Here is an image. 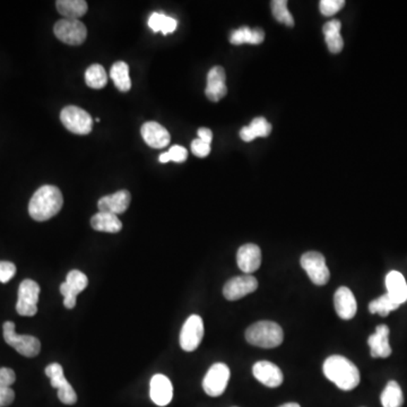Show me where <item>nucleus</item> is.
I'll list each match as a JSON object with an SVG mask.
<instances>
[{
	"instance_id": "obj_1",
	"label": "nucleus",
	"mask_w": 407,
	"mask_h": 407,
	"mask_svg": "<svg viewBox=\"0 0 407 407\" xmlns=\"http://www.w3.org/2000/svg\"><path fill=\"white\" fill-rule=\"evenodd\" d=\"M63 197L56 186H42L35 191L29 204V214L37 222L52 219L63 208Z\"/></svg>"
},
{
	"instance_id": "obj_2",
	"label": "nucleus",
	"mask_w": 407,
	"mask_h": 407,
	"mask_svg": "<svg viewBox=\"0 0 407 407\" xmlns=\"http://www.w3.org/2000/svg\"><path fill=\"white\" fill-rule=\"evenodd\" d=\"M324 375L339 389L350 391L360 384L359 369L342 356H332L324 362Z\"/></svg>"
},
{
	"instance_id": "obj_3",
	"label": "nucleus",
	"mask_w": 407,
	"mask_h": 407,
	"mask_svg": "<svg viewBox=\"0 0 407 407\" xmlns=\"http://www.w3.org/2000/svg\"><path fill=\"white\" fill-rule=\"evenodd\" d=\"M245 339L257 348H274L282 344L284 334L277 322H258L245 331Z\"/></svg>"
},
{
	"instance_id": "obj_4",
	"label": "nucleus",
	"mask_w": 407,
	"mask_h": 407,
	"mask_svg": "<svg viewBox=\"0 0 407 407\" xmlns=\"http://www.w3.org/2000/svg\"><path fill=\"white\" fill-rule=\"evenodd\" d=\"M4 339L7 344L26 358H35L40 353L41 343L37 337L31 335H18L15 331V324L6 322L4 324Z\"/></svg>"
},
{
	"instance_id": "obj_5",
	"label": "nucleus",
	"mask_w": 407,
	"mask_h": 407,
	"mask_svg": "<svg viewBox=\"0 0 407 407\" xmlns=\"http://www.w3.org/2000/svg\"><path fill=\"white\" fill-rule=\"evenodd\" d=\"M60 120L67 130L73 134L87 135L93 128L91 114L76 106H68L63 109Z\"/></svg>"
},
{
	"instance_id": "obj_6",
	"label": "nucleus",
	"mask_w": 407,
	"mask_h": 407,
	"mask_svg": "<svg viewBox=\"0 0 407 407\" xmlns=\"http://www.w3.org/2000/svg\"><path fill=\"white\" fill-rule=\"evenodd\" d=\"M301 266L305 269L311 282L318 286L327 284L331 279V273L326 265V260L320 253L308 251L302 255Z\"/></svg>"
},
{
	"instance_id": "obj_7",
	"label": "nucleus",
	"mask_w": 407,
	"mask_h": 407,
	"mask_svg": "<svg viewBox=\"0 0 407 407\" xmlns=\"http://www.w3.org/2000/svg\"><path fill=\"white\" fill-rule=\"evenodd\" d=\"M40 296V286L33 279H24L18 288V300L16 311L24 317H33L37 312V302Z\"/></svg>"
},
{
	"instance_id": "obj_8",
	"label": "nucleus",
	"mask_w": 407,
	"mask_h": 407,
	"mask_svg": "<svg viewBox=\"0 0 407 407\" xmlns=\"http://www.w3.org/2000/svg\"><path fill=\"white\" fill-rule=\"evenodd\" d=\"M54 32L61 42L69 46H80L87 37L86 26L78 20L63 18L58 20L54 24Z\"/></svg>"
},
{
	"instance_id": "obj_9",
	"label": "nucleus",
	"mask_w": 407,
	"mask_h": 407,
	"mask_svg": "<svg viewBox=\"0 0 407 407\" xmlns=\"http://www.w3.org/2000/svg\"><path fill=\"white\" fill-rule=\"evenodd\" d=\"M230 369L224 363H215L209 367L202 380V388L211 397H219L224 393L230 380Z\"/></svg>"
},
{
	"instance_id": "obj_10",
	"label": "nucleus",
	"mask_w": 407,
	"mask_h": 407,
	"mask_svg": "<svg viewBox=\"0 0 407 407\" xmlns=\"http://www.w3.org/2000/svg\"><path fill=\"white\" fill-rule=\"evenodd\" d=\"M46 375L51 386L58 389V397L60 401L66 405H73L77 401L76 391L69 384L63 375V369L59 363H51L46 367Z\"/></svg>"
},
{
	"instance_id": "obj_11",
	"label": "nucleus",
	"mask_w": 407,
	"mask_h": 407,
	"mask_svg": "<svg viewBox=\"0 0 407 407\" xmlns=\"http://www.w3.org/2000/svg\"><path fill=\"white\" fill-rule=\"evenodd\" d=\"M204 337V322L202 317L193 315L186 320L180 333V346L186 352H193L200 346Z\"/></svg>"
},
{
	"instance_id": "obj_12",
	"label": "nucleus",
	"mask_w": 407,
	"mask_h": 407,
	"mask_svg": "<svg viewBox=\"0 0 407 407\" xmlns=\"http://www.w3.org/2000/svg\"><path fill=\"white\" fill-rule=\"evenodd\" d=\"M89 279L80 271H71L66 277V282L60 285V293L63 294V305L67 309H73L76 305L77 294L85 290Z\"/></svg>"
},
{
	"instance_id": "obj_13",
	"label": "nucleus",
	"mask_w": 407,
	"mask_h": 407,
	"mask_svg": "<svg viewBox=\"0 0 407 407\" xmlns=\"http://www.w3.org/2000/svg\"><path fill=\"white\" fill-rule=\"evenodd\" d=\"M257 288H258V281L256 277H251V275H242V277L231 279L224 285L223 296L229 301H236L253 293Z\"/></svg>"
},
{
	"instance_id": "obj_14",
	"label": "nucleus",
	"mask_w": 407,
	"mask_h": 407,
	"mask_svg": "<svg viewBox=\"0 0 407 407\" xmlns=\"http://www.w3.org/2000/svg\"><path fill=\"white\" fill-rule=\"evenodd\" d=\"M238 266L245 275H250L258 271L262 265V251L260 247L254 243L242 245L236 255Z\"/></svg>"
},
{
	"instance_id": "obj_15",
	"label": "nucleus",
	"mask_w": 407,
	"mask_h": 407,
	"mask_svg": "<svg viewBox=\"0 0 407 407\" xmlns=\"http://www.w3.org/2000/svg\"><path fill=\"white\" fill-rule=\"evenodd\" d=\"M226 75L221 66H215L208 71L207 86H206L205 95L208 100L212 102H219L228 93L226 89Z\"/></svg>"
},
{
	"instance_id": "obj_16",
	"label": "nucleus",
	"mask_w": 407,
	"mask_h": 407,
	"mask_svg": "<svg viewBox=\"0 0 407 407\" xmlns=\"http://www.w3.org/2000/svg\"><path fill=\"white\" fill-rule=\"evenodd\" d=\"M253 373L258 382L269 388H277L283 384V372L277 365L269 361L257 362Z\"/></svg>"
},
{
	"instance_id": "obj_17",
	"label": "nucleus",
	"mask_w": 407,
	"mask_h": 407,
	"mask_svg": "<svg viewBox=\"0 0 407 407\" xmlns=\"http://www.w3.org/2000/svg\"><path fill=\"white\" fill-rule=\"evenodd\" d=\"M150 395L154 404L157 406H166L174 399V387L168 377L164 375H155L151 379Z\"/></svg>"
},
{
	"instance_id": "obj_18",
	"label": "nucleus",
	"mask_w": 407,
	"mask_h": 407,
	"mask_svg": "<svg viewBox=\"0 0 407 407\" xmlns=\"http://www.w3.org/2000/svg\"><path fill=\"white\" fill-rule=\"evenodd\" d=\"M142 140H145L150 147L164 148L170 144L171 136L162 125L155 121H148L144 123L140 129Z\"/></svg>"
},
{
	"instance_id": "obj_19",
	"label": "nucleus",
	"mask_w": 407,
	"mask_h": 407,
	"mask_svg": "<svg viewBox=\"0 0 407 407\" xmlns=\"http://www.w3.org/2000/svg\"><path fill=\"white\" fill-rule=\"evenodd\" d=\"M334 307L339 318L350 320L356 316L358 310L356 296L346 286H341L334 296Z\"/></svg>"
},
{
	"instance_id": "obj_20",
	"label": "nucleus",
	"mask_w": 407,
	"mask_h": 407,
	"mask_svg": "<svg viewBox=\"0 0 407 407\" xmlns=\"http://www.w3.org/2000/svg\"><path fill=\"white\" fill-rule=\"evenodd\" d=\"M131 196L128 190H120L114 194L104 196L97 202L99 211L106 213L118 214L125 213L130 205Z\"/></svg>"
},
{
	"instance_id": "obj_21",
	"label": "nucleus",
	"mask_w": 407,
	"mask_h": 407,
	"mask_svg": "<svg viewBox=\"0 0 407 407\" xmlns=\"http://www.w3.org/2000/svg\"><path fill=\"white\" fill-rule=\"evenodd\" d=\"M389 328L386 324H379L376 328V333L371 335L367 339V344L370 346V353L372 358H388L391 356V348H390Z\"/></svg>"
},
{
	"instance_id": "obj_22",
	"label": "nucleus",
	"mask_w": 407,
	"mask_h": 407,
	"mask_svg": "<svg viewBox=\"0 0 407 407\" xmlns=\"http://www.w3.org/2000/svg\"><path fill=\"white\" fill-rule=\"evenodd\" d=\"M386 288L388 296L399 305L407 301V283L403 274L397 271L390 272L386 277Z\"/></svg>"
},
{
	"instance_id": "obj_23",
	"label": "nucleus",
	"mask_w": 407,
	"mask_h": 407,
	"mask_svg": "<svg viewBox=\"0 0 407 407\" xmlns=\"http://www.w3.org/2000/svg\"><path fill=\"white\" fill-rule=\"evenodd\" d=\"M342 24L339 20H329L322 28L324 40L327 43L328 49L332 54H339L344 47L342 35H341Z\"/></svg>"
},
{
	"instance_id": "obj_24",
	"label": "nucleus",
	"mask_w": 407,
	"mask_h": 407,
	"mask_svg": "<svg viewBox=\"0 0 407 407\" xmlns=\"http://www.w3.org/2000/svg\"><path fill=\"white\" fill-rule=\"evenodd\" d=\"M265 40V32L262 29H249L248 26H242L239 30L232 32L230 42L234 46L241 44H260Z\"/></svg>"
},
{
	"instance_id": "obj_25",
	"label": "nucleus",
	"mask_w": 407,
	"mask_h": 407,
	"mask_svg": "<svg viewBox=\"0 0 407 407\" xmlns=\"http://www.w3.org/2000/svg\"><path fill=\"white\" fill-rule=\"evenodd\" d=\"M92 228L100 232L118 233L123 229V223L117 215L106 212H99L91 219Z\"/></svg>"
},
{
	"instance_id": "obj_26",
	"label": "nucleus",
	"mask_w": 407,
	"mask_h": 407,
	"mask_svg": "<svg viewBox=\"0 0 407 407\" xmlns=\"http://www.w3.org/2000/svg\"><path fill=\"white\" fill-rule=\"evenodd\" d=\"M272 133V125L264 117L255 118L250 125L240 130V137L245 142H253L258 137H268Z\"/></svg>"
},
{
	"instance_id": "obj_27",
	"label": "nucleus",
	"mask_w": 407,
	"mask_h": 407,
	"mask_svg": "<svg viewBox=\"0 0 407 407\" xmlns=\"http://www.w3.org/2000/svg\"><path fill=\"white\" fill-rule=\"evenodd\" d=\"M58 12L67 20H78L87 12V3L85 0H58Z\"/></svg>"
},
{
	"instance_id": "obj_28",
	"label": "nucleus",
	"mask_w": 407,
	"mask_h": 407,
	"mask_svg": "<svg viewBox=\"0 0 407 407\" xmlns=\"http://www.w3.org/2000/svg\"><path fill=\"white\" fill-rule=\"evenodd\" d=\"M110 76L114 85L120 92H128L131 89V80L129 77V67L125 61H117L112 66Z\"/></svg>"
},
{
	"instance_id": "obj_29",
	"label": "nucleus",
	"mask_w": 407,
	"mask_h": 407,
	"mask_svg": "<svg viewBox=\"0 0 407 407\" xmlns=\"http://www.w3.org/2000/svg\"><path fill=\"white\" fill-rule=\"evenodd\" d=\"M148 26L155 33L162 32L163 35H166L176 31L178 23L174 18H169L166 15L161 14V13H153L148 20Z\"/></svg>"
},
{
	"instance_id": "obj_30",
	"label": "nucleus",
	"mask_w": 407,
	"mask_h": 407,
	"mask_svg": "<svg viewBox=\"0 0 407 407\" xmlns=\"http://www.w3.org/2000/svg\"><path fill=\"white\" fill-rule=\"evenodd\" d=\"M403 403L404 397L401 386L394 380L388 382L382 394V407H401Z\"/></svg>"
},
{
	"instance_id": "obj_31",
	"label": "nucleus",
	"mask_w": 407,
	"mask_h": 407,
	"mask_svg": "<svg viewBox=\"0 0 407 407\" xmlns=\"http://www.w3.org/2000/svg\"><path fill=\"white\" fill-rule=\"evenodd\" d=\"M86 85L91 89L101 90L108 83V75L103 66L95 63L90 66L85 71Z\"/></svg>"
},
{
	"instance_id": "obj_32",
	"label": "nucleus",
	"mask_w": 407,
	"mask_h": 407,
	"mask_svg": "<svg viewBox=\"0 0 407 407\" xmlns=\"http://www.w3.org/2000/svg\"><path fill=\"white\" fill-rule=\"evenodd\" d=\"M401 305L396 303L387 293L379 296L378 299L373 300L369 305V311L371 313H379L382 317H387L391 311L396 310Z\"/></svg>"
},
{
	"instance_id": "obj_33",
	"label": "nucleus",
	"mask_w": 407,
	"mask_h": 407,
	"mask_svg": "<svg viewBox=\"0 0 407 407\" xmlns=\"http://www.w3.org/2000/svg\"><path fill=\"white\" fill-rule=\"evenodd\" d=\"M272 11H273L274 18L277 22L284 23L288 28H293V16L288 12L286 0H274L272 1Z\"/></svg>"
},
{
	"instance_id": "obj_34",
	"label": "nucleus",
	"mask_w": 407,
	"mask_h": 407,
	"mask_svg": "<svg viewBox=\"0 0 407 407\" xmlns=\"http://www.w3.org/2000/svg\"><path fill=\"white\" fill-rule=\"evenodd\" d=\"M187 157H188V152L183 146L174 145L166 153L161 154L159 161L161 163H168L170 161H174L176 163H183L185 162Z\"/></svg>"
},
{
	"instance_id": "obj_35",
	"label": "nucleus",
	"mask_w": 407,
	"mask_h": 407,
	"mask_svg": "<svg viewBox=\"0 0 407 407\" xmlns=\"http://www.w3.org/2000/svg\"><path fill=\"white\" fill-rule=\"evenodd\" d=\"M344 0H322L320 1V12L324 16H333L344 7Z\"/></svg>"
},
{
	"instance_id": "obj_36",
	"label": "nucleus",
	"mask_w": 407,
	"mask_h": 407,
	"mask_svg": "<svg viewBox=\"0 0 407 407\" xmlns=\"http://www.w3.org/2000/svg\"><path fill=\"white\" fill-rule=\"evenodd\" d=\"M16 274V266L11 262H0V283H8Z\"/></svg>"
},
{
	"instance_id": "obj_37",
	"label": "nucleus",
	"mask_w": 407,
	"mask_h": 407,
	"mask_svg": "<svg viewBox=\"0 0 407 407\" xmlns=\"http://www.w3.org/2000/svg\"><path fill=\"white\" fill-rule=\"evenodd\" d=\"M191 152L198 157H206L211 153V145L200 140H195L191 142Z\"/></svg>"
},
{
	"instance_id": "obj_38",
	"label": "nucleus",
	"mask_w": 407,
	"mask_h": 407,
	"mask_svg": "<svg viewBox=\"0 0 407 407\" xmlns=\"http://www.w3.org/2000/svg\"><path fill=\"white\" fill-rule=\"evenodd\" d=\"M16 380V375L9 367H0V388L11 387Z\"/></svg>"
},
{
	"instance_id": "obj_39",
	"label": "nucleus",
	"mask_w": 407,
	"mask_h": 407,
	"mask_svg": "<svg viewBox=\"0 0 407 407\" xmlns=\"http://www.w3.org/2000/svg\"><path fill=\"white\" fill-rule=\"evenodd\" d=\"M14 399L15 393L12 388H0V407L9 406Z\"/></svg>"
},
{
	"instance_id": "obj_40",
	"label": "nucleus",
	"mask_w": 407,
	"mask_h": 407,
	"mask_svg": "<svg viewBox=\"0 0 407 407\" xmlns=\"http://www.w3.org/2000/svg\"><path fill=\"white\" fill-rule=\"evenodd\" d=\"M197 134H198V140L207 142V144L211 145L212 140H213V133H212L211 129L200 128L197 131Z\"/></svg>"
},
{
	"instance_id": "obj_41",
	"label": "nucleus",
	"mask_w": 407,
	"mask_h": 407,
	"mask_svg": "<svg viewBox=\"0 0 407 407\" xmlns=\"http://www.w3.org/2000/svg\"><path fill=\"white\" fill-rule=\"evenodd\" d=\"M279 407H301L299 404H296V403H288V404L282 405V406Z\"/></svg>"
}]
</instances>
